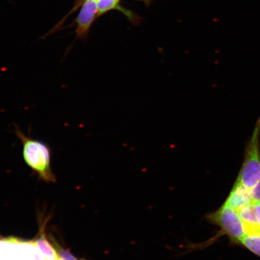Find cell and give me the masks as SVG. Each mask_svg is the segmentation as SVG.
<instances>
[{
    "label": "cell",
    "instance_id": "cell-12",
    "mask_svg": "<svg viewBox=\"0 0 260 260\" xmlns=\"http://www.w3.org/2000/svg\"><path fill=\"white\" fill-rule=\"evenodd\" d=\"M251 193L254 202L260 203V181L252 188Z\"/></svg>",
    "mask_w": 260,
    "mask_h": 260
},
{
    "label": "cell",
    "instance_id": "cell-8",
    "mask_svg": "<svg viewBox=\"0 0 260 260\" xmlns=\"http://www.w3.org/2000/svg\"><path fill=\"white\" fill-rule=\"evenodd\" d=\"M39 249L47 260H58V256L57 250L50 242L48 241L44 230L42 231L40 236L35 241Z\"/></svg>",
    "mask_w": 260,
    "mask_h": 260
},
{
    "label": "cell",
    "instance_id": "cell-10",
    "mask_svg": "<svg viewBox=\"0 0 260 260\" xmlns=\"http://www.w3.org/2000/svg\"><path fill=\"white\" fill-rule=\"evenodd\" d=\"M121 0H96L98 15H101L113 9H121Z\"/></svg>",
    "mask_w": 260,
    "mask_h": 260
},
{
    "label": "cell",
    "instance_id": "cell-6",
    "mask_svg": "<svg viewBox=\"0 0 260 260\" xmlns=\"http://www.w3.org/2000/svg\"><path fill=\"white\" fill-rule=\"evenodd\" d=\"M254 203L251 190L236 180L224 204L237 211Z\"/></svg>",
    "mask_w": 260,
    "mask_h": 260
},
{
    "label": "cell",
    "instance_id": "cell-4",
    "mask_svg": "<svg viewBox=\"0 0 260 260\" xmlns=\"http://www.w3.org/2000/svg\"><path fill=\"white\" fill-rule=\"evenodd\" d=\"M0 260H47L35 241L16 237L0 238Z\"/></svg>",
    "mask_w": 260,
    "mask_h": 260
},
{
    "label": "cell",
    "instance_id": "cell-5",
    "mask_svg": "<svg viewBox=\"0 0 260 260\" xmlns=\"http://www.w3.org/2000/svg\"><path fill=\"white\" fill-rule=\"evenodd\" d=\"M98 15L96 0H85L77 16L76 34L80 40L87 37L89 29Z\"/></svg>",
    "mask_w": 260,
    "mask_h": 260
},
{
    "label": "cell",
    "instance_id": "cell-9",
    "mask_svg": "<svg viewBox=\"0 0 260 260\" xmlns=\"http://www.w3.org/2000/svg\"><path fill=\"white\" fill-rule=\"evenodd\" d=\"M239 245L245 247L260 258V233L246 234Z\"/></svg>",
    "mask_w": 260,
    "mask_h": 260
},
{
    "label": "cell",
    "instance_id": "cell-13",
    "mask_svg": "<svg viewBox=\"0 0 260 260\" xmlns=\"http://www.w3.org/2000/svg\"><path fill=\"white\" fill-rule=\"evenodd\" d=\"M254 207L256 217H257L258 222L260 228V203L254 202Z\"/></svg>",
    "mask_w": 260,
    "mask_h": 260
},
{
    "label": "cell",
    "instance_id": "cell-16",
    "mask_svg": "<svg viewBox=\"0 0 260 260\" xmlns=\"http://www.w3.org/2000/svg\"></svg>",
    "mask_w": 260,
    "mask_h": 260
},
{
    "label": "cell",
    "instance_id": "cell-3",
    "mask_svg": "<svg viewBox=\"0 0 260 260\" xmlns=\"http://www.w3.org/2000/svg\"><path fill=\"white\" fill-rule=\"evenodd\" d=\"M208 222L220 229V236L226 235L233 243L239 244L246 235L238 211L223 204L218 210L207 214Z\"/></svg>",
    "mask_w": 260,
    "mask_h": 260
},
{
    "label": "cell",
    "instance_id": "cell-14",
    "mask_svg": "<svg viewBox=\"0 0 260 260\" xmlns=\"http://www.w3.org/2000/svg\"><path fill=\"white\" fill-rule=\"evenodd\" d=\"M143 1H144L145 2H149V0H143Z\"/></svg>",
    "mask_w": 260,
    "mask_h": 260
},
{
    "label": "cell",
    "instance_id": "cell-1",
    "mask_svg": "<svg viewBox=\"0 0 260 260\" xmlns=\"http://www.w3.org/2000/svg\"><path fill=\"white\" fill-rule=\"evenodd\" d=\"M15 133L22 145V155L25 164L45 181L53 182L55 177L51 168V152L50 146L40 139L25 135L18 125Z\"/></svg>",
    "mask_w": 260,
    "mask_h": 260
},
{
    "label": "cell",
    "instance_id": "cell-15",
    "mask_svg": "<svg viewBox=\"0 0 260 260\" xmlns=\"http://www.w3.org/2000/svg\"><path fill=\"white\" fill-rule=\"evenodd\" d=\"M58 260H60V259H58Z\"/></svg>",
    "mask_w": 260,
    "mask_h": 260
},
{
    "label": "cell",
    "instance_id": "cell-2",
    "mask_svg": "<svg viewBox=\"0 0 260 260\" xmlns=\"http://www.w3.org/2000/svg\"><path fill=\"white\" fill-rule=\"evenodd\" d=\"M260 117L256 121L251 138L247 143L239 181L249 189L260 181Z\"/></svg>",
    "mask_w": 260,
    "mask_h": 260
},
{
    "label": "cell",
    "instance_id": "cell-7",
    "mask_svg": "<svg viewBox=\"0 0 260 260\" xmlns=\"http://www.w3.org/2000/svg\"><path fill=\"white\" fill-rule=\"evenodd\" d=\"M245 227L246 234L260 233V228L255 210L254 203L238 211Z\"/></svg>",
    "mask_w": 260,
    "mask_h": 260
},
{
    "label": "cell",
    "instance_id": "cell-11",
    "mask_svg": "<svg viewBox=\"0 0 260 260\" xmlns=\"http://www.w3.org/2000/svg\"><path fill=\"white\" fill-rule=\"evenodd\" d=\"M52 242H53L55 248L57 250L58 256H59L60 260H85L79 259L76 257H75L72 253H71L69 251H67V250L61 248V246L58 245V244L57 243L56 240L52 239Z\"/></svg>",
    "mask_w": 260,
    "mask_h": 260
}]
</instances>
